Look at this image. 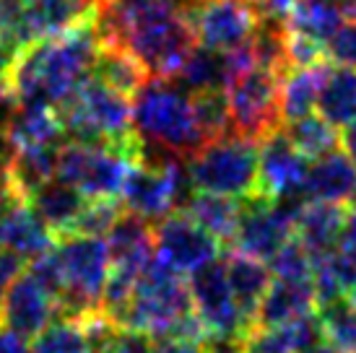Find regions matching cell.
I'll return each instance as SVG.
<instances>
[{"label": "cell", "mask_w": 356, "mask_h": 353, "mask_svg": "<svg viewBox=\"0 0 356 353\" xmlns=\"http://www.w3.org/2000/svg\"><path fill=\"white\" fill-rule=\"evenodd\" d=\"M102 0H21L19 34L24 47L68 31L99 10Z\"/></svg>", "instance_id": "16"}, {"label": "cell", "mask_w": 356, "mask_h": 353, "mask_svg": "<svg viewBox=\"0 0 356 353\" xmlns=\"http://www.w3.org/2000/svg\"><path fill=\"white\" fill-rule=\"evenodd\" d=\"M136 164L122 148L68 140L58 151L55 176L76 187L86 200H118Z\"/></svg>", "instance_id": "8"}, {"label": "cell", "mask_w": 356, "mask_h": 353, "mask_svg": "<svg viewBox=\"0 0 356 353\" xmlns=\"http://www.w3.org/2000/svg\"><path fill=\"white\" fill-rule=\"evenodd\" d=\"M125 208H120V200H86V206L81 211L79 221L73 226V234L83 236H102L115 226Z\"/></svg>", "instance_id": "36"}, {"label": "cell", "mask_w": 356, "mask_h": 353, "mask_svg": "<svg viewBox=\"0 0 356 353\" xmlns=\"http://www.w3.org/2000/svg\"><path fill=\"white\" fill-rule=\"evenodd\" d=\"M325 340L320 314H307L276 327H252L245 340V353H299Z\"/></svg>", "instance_id": "23"}, {"label": "cell", "mask_w": 356, "mask_h": 353, "mask_svg": "<svg viewBox=\"0 0 356 353\" xmlns=\"http://www.w3.org/2000/svg\"><path fill=\"white\" fill-rule=\"evenodd\" d=\"M348 211H351V213H356V195H354V200L348 203Z\"/></svg>", "instance_id": "49"}, {"label": "cell", "mask_w": 356, "mask_h": 353, "mask_svg": "<svg viewBox=\"0 0 356 353\" xmlns=\"http://www.w3.org/2000/svg\"><path fill=\"white\" fill-rule=\"evenodd\" d=\"M24 257H19L16 252H8V249H0V304L6 299V291L10 288V284L24 273Z\"/></svg>", "instance_id": "40"}, {"label": "cell", "mask_w": 356, "mask_h": 353, "mask_svg": "<svg viewBox=\"0 0 356 353\" xmlns=\"http://www.w3.org/2000/svg\"><path fill=\"white\" fill-rule=\"evenodd\" d=\"M195 0H102L97 29L104 44L128 49L151 76L175 79L198 44L190 10Z\"/></svg>", "instance_id": "1"}, {"label": "cell", "mask_w": 356, "mask_h": 353, "mask_svg": "<svg viewBox=\"0 0 356 353\" xmlns=\"http://www.w3.org/2000/svg\"><path fill=\"white\" fill-rule=\"evenodd\" d=\"M317 314L327 343L338 353H356V306L348 304V299H338L317 306Z\"/></svg>", "instance_id": "34"}, {"label": "cell", "mask_w": 356, "mask_h": 353, "mask_svg": "<svg viewBox=\"0 0 356 353\" xmlns=\"http://www.w3.org/2000/svg\"><path fill=\"white\" fill-rule=\"evenodd\" d=\"M307 169L309 158L291 146L284 130H278L257 148V192L270 200L302 195Z\"/></svg>", "instance_id": "14"}, {"label": "cell", "mask_w": 356, "mask_h": 353, "mask_svg": "<svg viewBox=\"0 0 356 353\" xmlns=\"http://www.w3.org/2000/svg\"><path fill=\"white\" fill-rule=\"evenodd\" d=\"M0 136L10 151L19 148H52L63 146L65 130L55 107L44 104H13L0 128Z\"/></svg>", "instance_id": "17"}, {"label": "cell", "mask_w": 356, "mask_h": 353, "mask_svg": "<svg viewBox=\"0 0 356 353\" xmlns=\"http://www.w3.org/2000/svg\"><path fill=\"white\" fill-rule=\"evenodd\" d=\"M224 265H227V278L229 286H232V294L237 299L242 314L255 327L257 304L266 296L268 286L273 281V273H270V268L263 260L248 257L242 255V252H234V249L229 255H224Z\"/></svg>", "instance_id": "24"}, {"label": "cell", "mask_w": 356, "mask_h": 353, "mask_svg": "<svg viewBox=\"0 0 356 353\" xmlns=\"http://www.w3.org/2000/svg\"><path fill=\"white\" fill-rule=\"evenodd\" d=\"M133 130L146 146V156L190 161L206 146L195 101L177 81L151 76L130 99Z\"/></svg>", "instance_id": "3"}, {"label": "cell", "mask_w": 356, "mask_h": 353, "mask_svg": "<svg viewBox=\"0 0 356 353\" xmlns=\"http://www.w3.org/2000/svg\"><path fill=\"white\" fill-rule=\"evenodd\" d=\"M193 190L224 197H250L257 192V143L227 133L185 161Z\"/></svg>", "instance_id": "6"}, {"label": "cell", "mask_w": 356, "mask_h": 353, "mask_svg": "<svg viewBox=\"0 0 356 353\" xmlns=\"http://www.w3.org/2000/svg\"><path fill=\"white\" fill-rule=\"evenodd\" d=\"M343 21L346 16L341 0H297V6L286 16V29L327 44L343 26Z\"/></svg>", "instance_id": "30"}, {"label": "cell", "mask_w": 356, "mask_h": 353, "mask_svg": "<svg viewBox=\"0 0 356 353\" xmlns=\"http://www.w3.org/2000/svg\"><path fill=\"white\" fill-rule=\"evenodd\" d=\"M302 195L307 203L346 206L356 195V167L343 151H330L315 158L307 169Z\"/></svg>", "instance_id": "18"}, {"label": "cell", "mask_w": 356, "mask_h": 353, "mask_svg": "<svg viewBox=\"0 0 356 353\" xmlns=\"http://www.w3.org/2000/svg\"><path fill=\"white\" fill-rule=\"evenodd\" d=\"M327 70H330V63L323 60L317 65L291 68L281 79V120L284 122H294V120L312 115Z\"/></svg>", "instance_id": "25"}, {"label": "cell", "mask_w": 356, "mask_h": 353, "mask_svg": "<svg viewBox=\"0 0 356 353\" xmlns=\"http://www.w3.org/2000/svg\"><path fill=\"white\" fill-rule=\"evenodd\" d=\"M325 55L336 65L356 68V24H343L333 34V40L325 44Z\"/></svg>", "instance_id": "38"}, {"label": "cell", "mask_w": 356, "mask_h": 353, "mask_svg": "<svg viewBox=\"0 0 356 353\" xmlns=\"http://www.w3.org/2000/svg\"><path fill=\"white\" fill-rule=\"evenodd\" d=\"M91 79L102 81L104 86L115 88V91L125 94V97H133L151 79V73L136 55H130L128 49L102 42Z\"/></svg>", "instance_id": "28"}, {"label": "cell", "mask_w": 356, "mask_h": 353, "mask_svg": "<svg viewBox=\"0 0 356 353\" xmlns=\"http://www.w3.org/2000/svg\"><path fill=\"white\" fill-rule=\"evenodd\" d=\"M109 268L140 275V270L154 260V226L136 213L122 211V216L107 231Z\"/></svg>", "instance_id": "19"}, {"label": "cell", "mask_w": 356, "mask_h": 353, "mask_svg": "<svg viewBox=\"0 0 356 353\" xmlns=\"http://www.w3.org/2000/svg\"><path fill=\"white\" fill-rule=\"evenodd\" d=\"M172 81H177L179 86H185L193 94L227 88V58L218 49L195 44Z\"/></svg>", "instance_id": "31"}, {"label": "cell", "mask_w": 356, "mask_h": 353, "mask_svg": "<svg viewBox=\"0 0 356 353\" xmlns=\"http://www.w3.org/2000/svg\"><path fill=\"white\" fill-rule=\"evenodd\" d=\"M273 278H284V281H312L315 273V260L305 249V245L297 236H291L286 245L276 252V257L268 263Z\"/></svg>", "instance_id": "35"}, {"label": "cell", "mask_w": 356, "mask_h": 353, "mask_svg": "<svg viewBox=\"0 0 356 353\" xmlns=\"http://www.w3.org/2000/svg\"><path fill=\"white\" fill-rule=\"evenodd\" d=\"M99 47L97 13L63 34L24 47L6 79L10 101L58 109L91 79Z\"/></svg>", "instance_id": "2"}, {"label": "cell", "mask_w": 356, "mask_h": 353, "mask_svg": "<svg viewBox=\"0 0 356 353\" xmlns=\"http://www.w3.org/2000/svg\"><path fill=\"white\" fill-rule=\"evenodd\" d=\"M26 273H29L47 294L55 296L60 306V296H63V270H60V260H58V255H55V245H52L47 252H42L40 257H34L29 263V270H26Z\"/></svg>", "instance_id": "37"}, {"label": "cell", "mask_w": 356, "mask_h": 353, "mask_svg": "<svg viewBox=\"0 0 356 353\" xmlns=\"http://www.w3.org/2000/svg\"><path fill=\"white\" fill-rule=\"evenodd\" d=\"M26 206L31 213L40 218L42 224L50 229L52 236H68L73 234V226L79 221L81 211L86 206V197L68 182L52 176L40 187H34L26 195Z\"/></svg>", "instance_id": "20"}, {"label": "cell", "mask_w": 356, "mask_h": 353, "mask_svg": "<svg viewBox=\"0 0 356 353\" xmlns=\"http://www.w3.org/2000/svg\"><path fill=\"white\" fill-rule=\"evenodd\" d=\"M317 312L315 281L273 278L255 312V327H276Z\"/></svg>", "instance_id": "21"}, {"label": "cell", "mask_w": 356, "mask_h": 353, "mask_svg": "<svg viewBox=\"0 0 356 353\" xmlns=\"http://www.w3.org/2000/svg\"><path fill=\"white\" fill-rule=\"evenodd\" d=\"M341 6H343V16L356 24V0H341Z\"/></svg>", "instance_id": "46"}, {"label": "cell", "mask_w": 356, "mask_h": 353, "mask_svg": "<svg viewBox=\"0 0 356 353\" xmlns=\"http://www.w3.org/2000/svg\"><path fill=\"white\" fill-rule=\"evenodd\" d=\"M55 255L63 270L60 314L70 320H86L102 312V294L109 278V249L102 236H60Z\"/></svg>", "instance_id": "5"}, {"label": "cell", "mask_w": 356, "mask_h": 353, "mask_svg": "<svg viewBox=\"0 0 356 353\" xmlns=\"http://www.w3.org/2000/svg\"><path fill=\"white\" fill-rule=\"evenodd\" d=\"M122 327L146 333L151 340H167V338L203 340L206 338V330L193 309V296H190L185 273L175 270L156 255L140 270L128 312L122 317Z\"/></svg>", "instance_id": "4"}, {"label": "cell", "mask_w": 356, "mask_h": 353, "mask_svg": "<svg viewBox=\"0 0 356 353\" xmlns=\"http://www.w3.org/2000/svg\"><path fill=\"white\" fill-rule=\"evenodd\" d=\"M190 21L198 44L218 52H229L248 44L257 31L260 13L248 0H195Z\"/></svg>", "instance_id": "12"}, {"label": "cell", "mask_w": 356, "mask_h": 353, "mask_svg": "<svg viewBox=\"0 0 356 353\" xmlns=\"http://www.w3.org/2000/svg\"><path fill=\"white\" fill-rule=\"evenodd\" d=\"M346 216L348 211L343 206L305 203V208L297 216V224H294V236L305 245L312 260H320L338 247L343 229H346Z\"/></svg>", "instance_id": "22"}, {"label": "cell", "mask_w": 356, "mask_h": 353, "mask_svg": "<svg viewBox=\"0 0 356 353\" xmlns=\"http://www.w3.org/2000/svg\"><path fill=\"white\" fill-rule=\"evenodd\" d=\"M0 107H13L8 88H6V83H3V81H0Z\"/></svg>", "instance_id": "47"}, {"label": "cell", "mask_w": 356, "mask_h": 353, "mask_svg": "<svg viewBox=\"0 0 356 353\" xmlns=\"http://www.w3.org/2000/svg\"><path fill=\"white\" fill-rule=\"evenodd\" d=\"M31 353H94L86 327L81 320L58 314L34 340Z\"/></svg>", "instance_id": "33"}, {"label": "cell", "mask_w": 356, "mask_h": 353, "mask_svg": "<svg viewBox=\"0 0 356 353\" xmlns=\"http://www.w3.org/2000/svg\"><path fill=\"white\" fill-rule=\"evenodd\" d=\"M60 314L58 299L50 296L26 270L10 284L6 299L0 304V325L21 335L24 340H34L37 335Z\"/></svg>", "instance_id": "15"}, {"label": "cell", "mask_w": 356, "mask_h": 353, "mask_svg": "<svg viewBox=\"0 0 356 353\" xmlns=\"http://www.w3.org/2000/svg\"><path fill=\"white\" fill-rule=\"evenodd\" d=\"M179 211L193 218L200 229H206L211 236H216L224 247H232L239 221V200L195 190Z\"/></svg>", "instance_id": "26"}, {"label": "cell", "mask_w": 356, "mask_h": 353, "mask_svg": "<svg viewBox=\"0 0 356 353\" xmlns=\"http://www.w3.org/2000/svg\"><path fill=\"white\" fill-rule=\"evenodd\" d=\"M221 242L200 229L182 211L154 224V252L179 273H193L195 268L221 257Z\"/></svg>", "instance_id": "13"}, {"label": "cell", "mask_w": 356, "mask_h": 353, "mask_svg": "<svg viewBox=\"0 0 356 353\" xmlns=\"http://www.w3.org/2000/svg\"><path fill=\"white\" fill-rule=\"evenodd\" d=\"M281 130H284V136L291 140V146L297 148L302 156L312 158V161L338 148L336 128H333L327 120L320 117V115H307V117H302V120L286 122V128H281Z\"/></svg>", "instance_id": "32"}, {"label": "cell", "mask_w": 356, "mask_h": 353, "mask_svg": "<svg viewBox=\"0 0 356 353\" xmlns=\"http://www.w3.org/2000/svg\"><path fill=\"white\" fill-rule=\"evenodd\" d=\"M154 340L146 333L128 330V327H115V333L107 338L99 353H151Z\"/></svg>", "instance_id": "39"}, {"label": "cell", "mask_w": 356, "mask_h": 353, "mask_svg": "<svg viewBox=\"0 0 356 353\" xmlns=\"http://www.w3.org/2000/svg\"><path fill=\"white\" fill-rule=\"evenodd\" d=\"M151 353H208L203 340H188V338H167V340H154Z\"/></svg>", "instance_id": "41"}, {"label": "cell", "mask_w": 356, "mask_h": 353, "mask_svg": "<svg viewBox=\"0 0 356 353\" xmlns=\"http://www.w3.org/2000/svg\"><path fill=\"white\" fill-rule=\"evenodd\" d=\"M346 299H348V304H351V306H356V286H354V288H351V291H348V296H346Z\"/></svg>", "instance_id": "48"}, {"label": "cell", "mask_w": 356, "mask_h": 353, "mask_svg": "<svg viewBox=\"0 0 356 353\" xmlns=\"http://www.w3.org/2000/svg\"><path fill=\"white\" fill-rule=\"evenodd\" d=\"M188 288L193 296L195 317L200 320L206 335L248 338L252 322L242 314L237 299L232 294L224 255L188 273Z\"/></svg>", "instance_id": "10"}, {"label": "cell", "mask_w": 356, "mask_h": 353, "mask_svg": "<svg viewBox=\"0 0 356 353\" xmlns=\"http://www.w3.org/2000/svg\"><path fill=\"white\" fill-rule=\"evenodd\" d=\"M0 353H31V345L6 325H0Z\"/></svg>", "instance_id": "43"}, {"label": "cell", "mask_w": 356, "mask_h": 353, "mask_svg": "<svg viewBox=\"0 0 356 353\" xmlns=\"http://www.w3.org/2000/svg\"><path fill=\"white\" fill-rule=\"evenodd\" d=\"M55 242L50 229L31 213V208L24 203L0 224V247L16 252L24 260H34L42 252H47Z\"/></svg>", "instance_id": "27"}, {"label": "cell", "mask_w": 356, "mask_h": 353, "mask_svg": "<svg viewBox=\"0 0 356 353\" xmlns=\"http://www.w3.org/2000/svg\"><path fill=\"white\" fill-rule=\"evenodd\" d=\"M227 104L232 133L250 143H263L266 138L284 128L281 120V79L270 70L250 68L227 83Z\"/></svg>", "instance_id": "9"}, {"label": "cell", "mask_w": 356, "mask_h": 353, "mask_svg": "<svg viewBox=\"0 0 356 353\" xmlns=\"http://www.w3.org/2000/svg\"><path fill=\"white\" fill-rule=\"evenodd\" d=\"M341 146H343V154L351 158V164L356 167V122L346 125L343 136H341Z\"/></svg>", "instance_id": "44"}, {"label": "cell", "mask_w": 356, "mask_h": 353, "mask_svg": "<svg viewBox=\"0 0 356 353\" xmlns=\"http://www.w3.org/2000/svg\"><path fill=\"white\" fill-rule=\"evenodd\" d=\"M257 13L260 19H273V21H284L286 24V16L291 13V8L297 6V0H257Z\"/></svg>", "instance_id": "42"}, {"label": "cell", "mask_w": 356, "mask_h": 353, "mask_svg": "<svg viewBox=\"0 0 356 353\" xmlns=\"http://www.w3.org/2000/svg\"><path fill=\"white\" fill-rule=\"evenodd\" d=\"M193 182L185 161L164 156H146L130 169L120 200L128 213H136L151 226L177 213L193 195Z\"/></svg>", "instance_id": "7"}, {"label": "cell", "mask_w": 356, "mask_h": 353, "mask_svg": "<svg viewBox=\"0 0 356 353\" xmlns=\"http://www.w3.org/2000/svg\"><path fill=\"white\" fill-rule=\"evenodd\" d=\"M299 353H338V351L327 343V340H320V343L309 345V348H305V351H299Z\"/></svg>", "instance_id": "45"}, {"label": "cell", "mask_w": 356, "mask_h": 353, "mask_svg": "<svg viewBox=\"0 0 356 353\" xmlns=\"http://www.w3.org/2000/svg\"><path fill=\"white\" fill-rule=\"evenodd\" d=\"M317 109L333 128L356 122V68L330 65L317 97Z\"/></svg>", "instance_id": "29"}, {"label": "cell", "mask_w": 356, "mask_h": 353, "mask_svg": "<svg viewBox=\"0 0 356 353\" xmlns=\"http://www.w3.org/2000/svg\"><path fill=\"white\" fill-rule=\"evenodd\" d=\"M297 216L270 197L255 195L239 200V221L232 249L248 257L270 263L281 247L294 236Z\"/></svg>", "instance_id": "11"}]
</instances>
